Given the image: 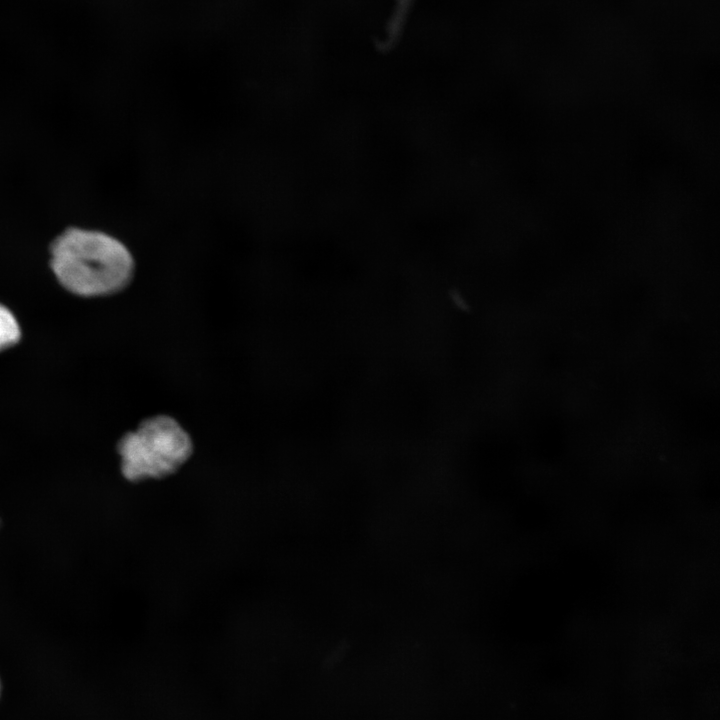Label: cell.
<instances>
[{"label": "cell", "instance_id": "3", "mask_svg": "<svg viewBox=\"0 0 720 720\" xmlns=\"http://www.w3.org/2000/svg\"><path fill=\"white\" fill-rule=\"evenodd\" d=\"M21 337L20 326L13 313L0 304V351L15 345Z\"/></svg>", "mask_w": 720, "mask_h": 720}, {"label": "cell", "instance_id": "4", "mask_svg": "<svg viewBox=\"0 0 720 720\" xmlns=\"http://www.w3.org/2000/svg\"><path fill=\"white\" fill-rule=\"evenodd\" d=\"M410 0H399V5L397 6L396 12L394 14V17L392 18L389 28H390V39L395 36L398 29L400 28V24L402 22V19L404 17V14L406 12V8L409 5Z\"/></svg>", "mask_w": 720, "mask_h": 720}, {"label": "cell", "instance_id": "5", "mask_svg": "<svg viewBox=\"0 0 720 720\" xmlns=\"http://www.w3.org/2000/svg\"><path fill=\"white\" fill-rule=\"evenodd\" d=\"M0 693H1V683H0Z\"/></svg>", "mask_w": 720, "mask_h": 720}, {"label": "cell", "instance_id": "1", "mask_svg": "<svg viewBox=\"0 0 720 720\" xmlns=\"http://www.w3.org/2000/svg\"><path fill=\"white\" fill-rule=\"evenodd\" d=\"M49 255V265L58 282L79 296L120 292L135 273V260L129 248L99 229L64 228L50 242Z\"/></svg>", "mask_w": 720, "mask_h": 720}, {"label": "cell", "instance_id": "2", "mask_svg": "<svg viewBox=\"0 0 720 720\" xmlns=\"http://www.w3.org/2000/svg\"><path fill=\"white\" fill-rule=\"evenodd\" d=\"M122 475L129 481L162 479L175 473L193 453L188 432L168 415L143 420L117 446Z\"/></svg>", "mask_w": 720, "mask_h": 720}]
</instances>
